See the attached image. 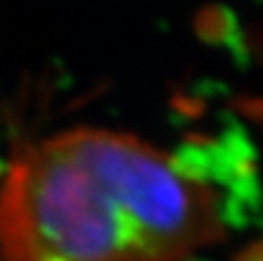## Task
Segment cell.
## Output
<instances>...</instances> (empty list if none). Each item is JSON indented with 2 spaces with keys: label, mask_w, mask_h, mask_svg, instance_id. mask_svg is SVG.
I'll use <instances>...</instances> for the list:
<instances>
[{
  "label": "cell",
  "mask_w": 263,
  "mask_h": 261,
  "mask_svg": "<svg viewBox=\"0 0 263 261\" xmlns=\"http://www.w3.org/2000/svg\"><path fill=\"white\" fill-rule=\"evenodd\" d=\"M0 249L6 261H156L111 193L49 140L8 166Z\"/></svg>",
  "instance_id": "cell-1"
},
{
  "label": "cell",
  "mask_w": 263,
  "mask_h": 261,
  "mask_svg": "<svg viewBox=\"0 0 263 261\" xmlns=\"http://www.w3.org/2000/svg\"><path fill=\"white\" fill-rule=\"evenodd\" d=\"M49 142L111 193L156 261H183L224 238V197L183 177L171 156L142 140L78 127Z\"/></svg>",
  "instance_id": "cell-2"
},
{
  "label": "cell",
  "mask_w": 263,
  "mask_h": 261,
  "mask_svg": "<svg viewBox=\"0 0 263 261\" xmlns=\"http://www.w3.org/2000/svg\"><path fill=\"white\" fill-rule=\"evenodd\" d=\"M230 261H263V238L247 243L242 249H238Z\"/></svg>",
  "instance_id": "cell-3"
},
{
  "label": "cell",
  "mask_w": 263,
  "mask_h": 261,
  "mask_svg": "<svg viewBox=\"0 0 263 261\" xmlns=\"http://www.w3.org/2000/svg\"><path fill=\"white\" fill-rule=\"evenodd\" d=\"M187 261H208V259H199V257H197V259H193V257H189Z\"/></svg>",
  "instance_id": "cell-4"
},
{
  "label": "cell",
  "mask_w": 263,
  "mask_h": 261,
  "mask_svg": "<svg viewBox=\"0 0 263 261\" xmlns=\"http://www.w3.org/2000/svg\"><path fill=\"white\" fill-rule=\"evenodd\" d=\"M2 173H4V166H2V164H0V177H2Z\"/></svg>",
  "instance_id": "cell-5"
}]
</instances>
